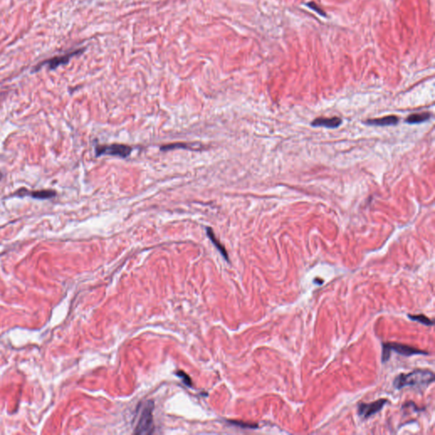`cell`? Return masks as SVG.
Listing matches in <instances>:
<instances>
[{"mask_svg": "<svg viewBox=\"0 0 435 435\" xmlns=\"http://www.w3.org/2000/svg\"><path fill=\"white\" fill-rule=\"evenodd\" d=\"M435 381V374L428 369H416L409 373H401L395 378L394 387L401 389L405 387L426 388Z\"/></svg>", "mask_w": 435, "mask_h": 435, "instance_id": "1", "label": "cell"}, {"mask_svg": "<svg viewBox=\"0 0 435 435\" xmlns=\"http://www.w3.org/2000/svg\"><path fill=\"white\" fill-rule=\"evenodd\" d=\"M392 352H395L404 356H412V355H428L429 354L426 351L421 350L412 346L406 344H399V343H384L383 344V352H382V361L386 362L391 356Z\"/></svg>", "mask_w": 435, "mask_h": 435, "instance_id": "2", "label": "cell"}, {"mask_svg": "<svg viewBox=\"0 0 435 435\" xmlns=\"http://www.w3.org/2000/svg\"><path fill=\"white\" fill-rule=\"evenodd\" d=\"M153 408H154V402L150 400L145 403L134 432L135 435H152V433L154 432L153 415H152Z\"/></svg>", "mask_w": 435, "mask_h": 435, "instance_id": "3", "label": "cell"}, {"mask_svg": "<svg viewBox=\"0 0 435 435\" xmlns=\"http://www.w3.org/2000/svg\"><path fill=\"white\" fill-rule=\"evenodd\" d=\"M85 50H86L85 48L78 49V50L68 52L66 54H60V55H56V56H54V57L51 58V59L45 60V61H42L39 64L37 65L34 68V71H38L39 69H41V68H43L44 66H46L49 70H54V69H56V68L61 67V66L68 64L69 61H71L72 58L83 54L85 52Z\"/></svg>", "mask_w": 435, "mask_h": 435, "instance_id": "4", "label": "cell"}, {"mask_svg": "<svg viewBox=\"0 0 435 435\" xmlns=\"http://www.w3.org/2000/svg\"><path fill=\"white\" fill-rule=\"evenodd\" d=\"M132 148L128 145L112 144V145H97L95 147V155L101 157L102 155L116 156L120 157H127L131 154Z\"/></svg>", "mask_w": 435, "mask_h": 435, "instance_id": "5", "label": "cell"}, {"mask_svg": "<svg viewBox=\"0 0 435 435\" xmlns=\"http://www.w3.org/2000/svg\"><path fill=\"white\" fill-rule=\"evenodd\" d=\"M388 402L387 399H380L371 403H361L358 405V414L362 418H370L380 412Z\"/></svg>", "mask_w": 435, "mask_h": 435, "instance_id": "6", "label": "cell"}, {"mask_svg": "<svg viewBox=\"0 0 435 435\" xmlns=\"http://www.w3.org/2000/svg\"><path fill=\"white\" fill-rule=\"evenodd\" d=\"M342 124V119L337 117L333 118H318L311 122L313 127H325L328 128H338Z\"/></svg>", "mask_w": 435, "mask_h": 435, "instance_id": "7", "label": "cell"}, {"mask_svg": "<svg viewBox=\"0 0 435 435\" xmlns=\"http://www.w3.org/2000/svg\"><path fill=\"white\" fill-rule=\"evenodd\" d=\"M399 122V118L394 115L387 116L384 118H376V119H369L365 122V123L371 126H389V125L397 124Z\"/></svg>", "mask_w": 435, "mask_h": 435, "instance_id": "8", "label": "cell"}, {"mask_svg": "<svg viewBox=\"0 0 435 435\" xmlns=\"http://www.w3.org/2000/svg\"><path fill=\"white\" fill-rule=\"evenodd\" d=\"M207 230V235L209 237V239L212 241V243H213V245L216 246L217 249L219 250V253L222 254V256L226 259L227 261L229 260V256H228V253L226 252V248H225V246H223L221 243H219V240L217 239L216 236L214 235V233H213V229H211L210 227H208L206 229Z\"/></svg>", "mask_w": 435, "mask_h": 435, "instance_id": "9", "label": "cell"}, {"mask_svg": "<svg viewBox=\"0 0 435 435\" xmlns=\"http://www.w3.org/2000/svg\"><path fill=\"white\" fill-rule=\"evenodd\" d=\"M432 117L431 113L429 112H422V113H416V114H412L406 118L405 122H408L410 124H416V123H421L423 122L428 121L429 118Z\"/></svg>", "mask_w": 435, "mask_h": 435, "instance_id": "10", "label": "cell"}, {"mask_svg": "<svg viewBox=\"0 0 435 435\" xmlns=\"http://www.w3.org/2000/svg\"><path fill=\"white\" fill-rule=\"evenodd\" d=\"M24 195H26V196H30L32 197H34V198H36V199H50V198H52V197H54L55 196V192H54V191H50V190H48V191H34V192H29V191H26V194H24ZM22 195V196H24Z\"/></svg>", "mask_w": 435, "mask_h": 435, "instance_id": "11", "label": "cell"}, {"mask_svg": "<svg viewBox=\"0 0 435 435\" xmlns=\"http://www.w3.org/2000/svg\"><path fill=\"white\" fill-rule=\"evenodd\" d=\"M408 317L412 321H418L427 327H431L434 325V321L425 316L424 314H408Z\"/></svg>", "mask_w": 435, "mask_h": 435, "instance_id": "12", "label": "cell"}, {"mask_svg": "<svg viewBox=\"0 0 435 435\" xmlns=\"http://www.w3.org/2000/svg\"><path fill=\"white\" fill-rule=\"evenodd\" d=\"M176 375H177L178 377H179V378L182 379L183 382H184V383H185V384L187 385V386H190V387H191V386L192 385V383H191V378H190L189 376L186 374V373H185L184 371H178V372L176 373Z\"/></svg>", "mask_w": 435, "mask_h": 435, "instance_id": "13", "label": "cell"}, {"mask_svg": "<svg viewBox=\"0 0 435 435\" xmlns=\"http://www.w3.org/2000/svg\"><path fill=\"white\" fill-rule=\"evenodd\" d=\"M230 423H232L234 425L239 426L243 428H248V429H255L258 428L257 424H251V423H245V422H236V421H230Z\"/></svg>", "mask_w": 435, "mask_h": 435, "instance_id": "14", "label": "cell"}]
</instances>
